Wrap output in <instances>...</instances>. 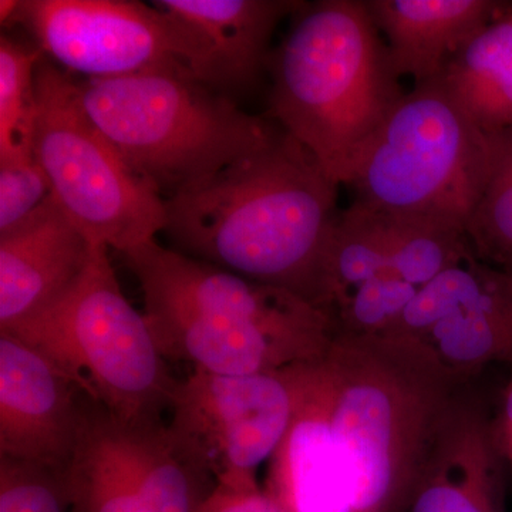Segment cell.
<instances>
[{
  "label": "cell",
  "mask_w": 512,
  "mask_h": 512,
  "mask_svg": "<svg viewBox=\"0 0 512 512\" xmlns=\"http://www.w3.org/2000/svg\"><path fill=\"white\" fill-rule=\"evenodd\" d=\"M339 187L279 130L262 150L167 198L164 232L181 254L286 289L326 311Z\"/></svg>",
  "instance_id": "6da1fadb"
},
{
  "label": "cell",
  "mask_w": 512,
  "mask_h": 512,
  "mask_svg": "<svg viewBox=\"0 0 512 512\" xmlns=\"http://www.w3.org/2000/svg\"><path fill=\"white\" fill-rule=\"evenodd\" d=\"M165 360L212 375L278 372L323 362L338 329L296 293L244 278L158 244L124 254Z\"/></svg>",
  "instance_id": "7a4b0ae2"
},
{
  "label": "cell",
  "mask_w": 512,
  "mask_h": 512,
  "mask_svg": "<svg viewBox=\"0 0 512 512\" xmlns=\"http://www.w3.org/2000/svg\"><path fill=\"white\" fill-rule=\"evenodd\" d=\"M326 370L353 512H406L454 407L474 382L403 335H336Z\"/></svg>",
  "instance_id": "3957f363"
},
{
  "label": "cell",
  "mask_w": 512,
  "mask_h": 512,
  "mask_svg": "<svg viewBox=\"0 0 512 512\" xmlns=\"http://www.w3.org/2000/svg\"><path fill=\"white\" fill-rule=\"evenodd\" d=\"M292 18L269 59V117L345 185L406 93L365 0L305 3Z\"/></svg>",
  "instance_id": "277c9868"
},
{
  "label": "cell",
  "mask_w": 512,
  "mask_h": 512,
  "mask_svg": "<svg viewBox=\"0 0 512 512\" xmlns=\"http://www.w3.org/2000/svg\"><path fill=\"white\" fill-rule=\"evenodd\" d=\"M77 87L90 120L164 200L252 156L281 130L175 70L83 80Z\"/></svg>",
  "instance_id": "5b68a950"
},
{
  "label": "cell",
  "mask_w": 512,
  "mask_h": 512,
  "mask_svg": "<svg viewBox=\"0 0 512 512\" xmlns=\"http://www.w3.org/2000/svg\"><path fill=\"white\" fill-rule=\"evenodd\" d=\"M6 333L52 360L121 427L164 423L170 413L178 380L146 315L124 295L107 248H96L55 306Z\"/></svg>",
  "instance_id": "8992f818"
},
{
  "label": "cell",
  "mask_w": 512,
  "mask_h": 512,
  "mask_svg": "<svg viewBox=\"0 0 512 512\" xmlns=\"http://www.w3.org/2000/svg\"><path fill=\"white\" fill-rule=\"evenodd\" d=\"M488 154V134L434 79L404 94L360 151L345 185L370 210L466 228Z\"/></svg>",
  "instance_id": "52a82bcc"
},
{
  "label": "cell",
  "mask_w": 512,
  "mask_h": 512,
  "mask_svg": "<svg viewBox=\"0 0 512 512\" xmlns=\"http://www.w3.org/2000/svg\"><path fill=\"white\" fill-rule=\"evenodd\" d=\"M32 147L50 197L96 247L124 255L165 231L164 198L90 120L72 77L46 57L36 69Z\"/></svg>",
  "instance_id": "ba28073f"
},
{
  "label": "cell",
  "mask_w": 512,
  "mask_h": 512,
  "mask_svg": "<svg viewBox=\"0 0 512 512\" xmlns=\"http://www.w3.org/2000/svg\"><path fill=\"white\" fill-rule=\"evenodd\" d=\"M316 365L242 376L192 370L178 380L168 429L215 484L258 485L259 467L288 436Z\"/></svg>",
  "instance_id": "9c48e42d"
},
{
  "label": "cell",
  "mask_w": 512,
  "mask_h": 512,
  "mask_svg": "<svg viewBox=\"0 0 512 512\" xmlns=\"http://www.w3.org/2000/svg\"><path fill=\"white\" fill-rule=\"evenodd\" d=\"M43 55L86 80L175 70L191 77L190 33L170 13L134 0H20L16 25Z\"/></svg>",
  "instance_id": "30bf717a"
},
{
  "label": "cell",
  "mask_w": 512,
  "mask_h": 512,
  "mask_svg": "<svg viewBox=\"0 0 512 512\" xmlns=\"http://www.w3.org/2000/svg\"><path fill=\"white\" fill-rule=\"evenodd\" d=\"M394 335L409 336L461 379L512 369V275L471 256L419 289Z\"/></svg>",
  "instance_id": "8fae6325"
},
{
  "label": "cell",
  "mask_w": 512,
  "mask_h": 512,
  "mask_svg": "<svg viewBox=\"0 0 512 512\" xmlns=\"http://www.w3.org/2000/svg\"><path fill=\"white\" fill-rule=\"evenodd\" d=\"M90 402L42 352L0 332V457L67 468Z\"/></svg>",
  "instance_id": "7c38bea8"
},
{
  "label": "cell",
  "mask_w": 512,
  "mask_h": 512,
  "mask_svg": "<svg viewBox=\"0 0 512 512\" xmlns=\"http://www.w3.org/2000/svg\"><path fill=\"white\" fill-rule=\"evenodd\" d=\"M96 248L50 195L25 221L0 232V332L55 306L82 278Z\"/></svg>",
  "instance_id": "4fadbf2b"
},
{
  "label": "cell",
  "mask_w": 512,
  "mask_h": 512,
  "mask_svg": "<svg viewBox=\"0 0 512 512\" xmlns=\"http://www.w3.org/2000/svg\"><path fill=\"white\" fill-rule=\"evenodd\" d=\"M188 30L194 45L192 77L227 94L244 92L268 72L279 23L305 3L296 0H158Z\"/></svg>",
  "instance_id": "5bb4252c"
},
{
  "label": "cell",
  "mask_w": 512,
  "mask_h": 512,
  "mask_svg": "<svg viewBox=\"0 0 512 512\" xmlns=\"http://www.w3.org/2000/svg\"><path fill=\"white\" fill-rule=\"evenodd\" d=\"M474 383L460 397L406 512H504L493 414Z\"/></svg>",
  "instance_id": "9a60e30c"
},
{
  "label": "cell",
  "mask_w": 512,
  "mask_h": 512,
  "mask_svg": "<svg viewBox=\"0 0 512 512\" xmlns=\"http://www.w3.org/2000/svg\"><path fill=\"white\" fill-rule=\"evenodd\" d=\"M265 490L288 512H353L352 485L330 423L326 359L313 367L291 430L269 461Z\"/></svg>",
  "instance_id": "2e32d148"
},
{
  "label": "cell",
  "mask_w": 512,
  "mask_h": 512,
  "mask_svg": "<svg viewBox=\"0 0 512 512\" xmlns=\"http://www.w3.org/2000/svg\"><path fill=\"white\" fill-rule=\"evenodd\" d=\"M397 76L437 79L448 60L507 8L493 0H365Z\"/></svg>",
  "instance_id": "e0dca14e"
},
{
  "label": "cell",
  "mask_w": 512,
  "mask_h": 512,
  "mask_svg": "<svg viewBox=\"0 0 512 512\" xmlns=\"http://www.w3.org/2000/svg\"><path fill=\"white\" fill-rule=\"evenodd\" d=\"M437 79L483 133L512 128V6L471 37Z\"/></svg>",
  "instance_id": "ac0fdd59"
},
{
  "label": "cell",
  "mask_w": 512,
  "mask_h": 512,
  "mask_svg": "<svg viewBox=\"0 0 512 512\" xmlns=\"http://www.w3.org/2000/svg\"><path fill=\"white\" fill-rule=\"evenodd\" d=\"M113 427L121 458L150 512L200 510L214 480L178 443L167 423L121 427L113 421Z\"/></svg>",
  "instance_id": "d6986e66"
},
{
  "label": "cell",
  "mask_w": 512,
  "mask_h": 512,
  "mask_svg": "<svg viewBox=\"0 0 512 512\" xmlns=\"http://www.w3.org/2000/svg\"><path fill=\"white\" fill-rule=\"evenodd\" d=\"M67 476L72 512H150L121 458L113 421L93 402Z\"/></svg>",
  "instance_id": "ffe728a7"
},
{
  "label": "cell",
  "mask_w": 512,
  "mask_h": 512,
  "mask_svg": "<svg viewBox=\"0 0 512 512\" xmlns=\"http://www.w3.org/2000/svg\"><path fill=\"white\" fill-rule=\"evenodd\" d=\"M389 269V242L382 215L353 201L340 211L326 256L325 308L335 319L340 303L357 286Z\"/></svg>",
  "instance_id": "44dd1931"
},
{
  "label": "cell",
  "mask_w": 512,
  "mask_h": 512,
  "mask_svg": "<svg viewBox=\"0 0 512 512\" xmlns=\"http://www.w3.org/2000/svg\"><path fill=\"white\" fill-rule=\"evenodd\" d=\"M379 214L389 242V269L416 288L474 256L466 228L460 225L416 215Z\"/></svg>",
  "instance_id": "7402d4cb"
},
{
  "label": "cell",
  "mask_w": 512,
  "mask_h": 512,
  "mask_svg": "<svg viewBox=\"0 0 512 512\" xmlns=\"http://www.w3.org/2000/svg\"><path fill=\"white\" fill-rule=\"evenodd\" d=\"M483 188L466 224L478 261L512 275V128L488 134Z\"/></svg>",
  "instance_id": "603a6c76"
},
{
  "label": "cell",
  "mask_w": 512,
  "mask_h": 512,
  "mask_svg": "<svg viewBox=\"0 0 512 512\" xmlns=\"http://www.w3.org/2000/svg\"><path fill=\"white\" fill-rule=\"evenodd\" d=\"M419 288L392 269H384L357 286L335 312L338 335H394Z\"/></svg>",
  "instance_id": "cb8c5ba5"
},
{
  "label": "cell",
  "mask_w": 512,
  "mask_h": 512,
  "mask_svg": "<svg viewBox=\"0 0 512 512\" xmlns=\"http://www.w3.org/2000/svg\"><path fill=\"white\" fill-rule=\"evenodd\" d=\"M39 47L0 39V156L32 137Z\"/></svg>",
  "instance_id": "d4e9b609"
},
{
  "label": "cell",
  "mask_w": 512,
  "mask_h": 512,
  "mask_svg": "<svg viewBox=\"0 0 512 512\" xmlns=\"http://www.w3.org/2000/svg\"><path fill=\"white\" fill-rule=\"evenodd\" d=\"M67 468L0 457V512H72Z\"/></svg>",
  "instance_id": "484cf974"
},
{
  "label": "cell",
  "mask_w": 512,
  "mask_h": 512,
  "mask_svg": "<svg viewBox=\"0 0 512 512\" xmlns=\"http://www.w3.org/2000/svg\"><path fill=\"white\" fill-rule=\"evenodd\" d=\"M49 195V181L33 151L32 137L0 156V232L25 221Z\"/></svg>",
  "instance_id": "4316f807"
},
{
  "label": "cell",
  "mask_w": 512,
  "mask_h": 512,
  "mask_svg": "<svg viewBox=\"0 0 512 512\" xmlns=\"http://www.w3.org/2000/svg\"><path fill=\"white\" fill-rule=\"evenodd\" d=\"M198 512H288L261 485L229 487L215 484Z\"/></svg>",
  "instance_id": "83f0119b"
},
{
  "label": "cell",
  "mask_w": 512,
  "mask_h": 512,
  "mask_svg": "<svg viewBox=\"0 0 512 512\" xmlns=\"http://www.w3.org/2000/svg\"><path fill=\"white\" fill-rule=\"evenodd\" d=\"M495 444L500 450L505 466L512 474V369L500 393V402L493 414Z\"/></svg>",
  "instance_id": "f1b7e54d"
},
{
  "label": "cell",
  "mask_w": 512,
  "mask_h": 512,
  "mask_svg": "<svg viewBox=\"0 0 512 512\" xmlns=\"http://www.w3.org/2000/svg\"><path fill=\"white\" fill-rule=\"evenodd\" d=\"M20 10V0H0V22L5 26L16 25Z\"/></svg>",
  "instance_id": "f546056e"
}]
</instances>
